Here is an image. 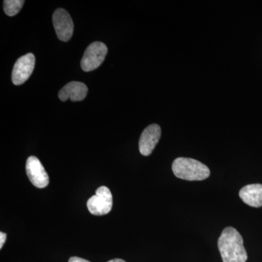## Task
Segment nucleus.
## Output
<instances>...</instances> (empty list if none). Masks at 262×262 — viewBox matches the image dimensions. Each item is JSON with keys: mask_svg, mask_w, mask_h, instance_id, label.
Returning a JSON list of instances; mask_svg holds the SVG:
<instances>
[{"mask_svg": "<svg viewBox=\"0 0 262 262\" xmlns=\"http://www.w3.org/2000/svg\"><path fill=\"white\" fill-rule=\"evenodd\" d=\"M113 194L108 187L102 186L96 189V194L87 202V206L91 214L103 215L107 214L113 208Z\"/></svg>", "mask_w": 262, "mask_h": 262, "instance_id": "nucleus-3", "label": "nucleus"}, {"mask_svg": "<svg viewBox=\"0 0 262 262\" xmlns=\"http://www.w3.org/2000/svg\"><path fill=\"white\" fill-rule=\"evenodd\" d=\"M69 262H91L88 261V260L84 259V258L77 257V256H73V257H71L70 260H69Z\"/></svg>", "mask_w": 262, "mask_h": 262, "instance_id": "nucleus-13", "label": "nucleus"}, {"mask_svg": "<svg viewBox=\"0 0 262 262\" xmlns=\"http://www.w3.org/2000/svg\"><path fill=\"white\" fill-rule=\"evenodd\" d=\"M53 23L57 37L63 42L70 40L73 35L74 23L70 13L58 8L53 15Z\"/></svg>", "mask_w": 262, "mask_h": 262, "instance_id": "nucleus-5", "label": "nucleus"}, {"mask_svg": "<svg viewBox=\"0 0 262 262\" xmlns=\"http://www.w3.org/2000/svg\"><path fill=\"white\" fill-rule=\"evenodd\" d=\"M172 170L177 178L187 181H202L210 177L208 166L192 158H179L172 164Z\"/></svg>", "mask_w": 262, "mask_h": 262, "instance_id": "nucleus-2", "label": "nucleus"}, {"mask_svg": "<svg viewBox=\"0 0 262 262\" xmlns=\"http://www.w3.org/2000/svg\"><path fill=\"white\" fill-rule=\"evenodd\" d=\"M108 262H126L124 261V260L120 259V258H115V259L110 260Z\"/></svg>", "mask_w": 262, "mask_h": 262, "instance_id": "nucleus-14", "label": "nucleus"}, {"mask_svg": "<svg viewBox=\"0 0 262 262\" xmlns=\"http://www.w3.org/2000/svg\"><path fill=\"white\" fill-rule=\"evenodd\" d=\"M35 57L32 53L24 55L15 62L12 72V81L15 85H20L26 82L34 71Z\"/></svg>", "mask_w": 262, "mask_h": 262, "instance_id": "nucleus-6", "label": "nucleus"}, {"mask_svg": "<svg viewBox=\"0 0 262 262\" xmlns=\"http://www.w3.org/2000/svg\"><path fill=\"white\" fill-rule=\"evenodd\" d=\"M7 234L5 232H0V248L3 247L4 246L5 241H6Z\"/></svg>", "mask_w": 262, "mask_h": 262, "instance_id": "nucleus-12", "label": "nucleus"}, {"mask_svg": "<svg viewBox=\"0 0 262 262\" xmlns=\"http://www.w3.org/2000/svg\"><path fill=\"white\" fill-rule=\"evenodd\" d=\"M161 137V128L157 124H152L146 127L141 134L139 139V151L144 156L151 154L155 146L159 142Z\"/></svg>", "mask_w": 262, "mask_h": 262, "instance_id": "nucleus-8", "label": "nucleus"}, {"mask_svg": "<svg viewBox=\"0 0 262 262\" xmlns=\"http://www.w3.org/2000/svg\"><path fill=\"white\" fill-rule=\"evenodd\" d=\"M218 247L223 262H246L248 254L244 246V239L237 229L227 227L222 231L218 241Z\"/></svg>", "mask_w": 262, "mask_h": 262, "instance_id": "nucleus-1", "label": "nucleus"}, {"mask_svg": "<svg viewBox=\"0 0 262 262\" xmlns=\"http://www.w3.org/2000/svg\"><path fill=\"white\" fill-rule=\"evenodd\" d=\"M86 84L80 82H71L66 84L58 93V98L62 101L70 99L72 101H80L85 98L88 94Z\"/></svg>", "mask_w": 262, "mask_h": 262, "instance_id": "nucleus-9", "label": "nucleus"}, {"mask_svg": "<svg viewBox=\"0 0 262 262\" xmlns=\"http://www.w3.org/2000/svg\"><path fill=\"white\" fill-rule=\"evenodd\" d=\"M26 170L31 183L36 187L42 189L47 187L49 184V177L47 172L36 157L30 156L27 159Z\"/></svg>", "mask_w": 262, "mask_h": 262, "instance_id": "nucleus-7", "label": "nucleus"}, {"mask_svg": "<svg viewBox=\"0 0 262 262\" xmlns=\"http://www.w3.org/2000/svg\"><path fill=\"white\" fill-rule=\"evenodd\" d=\"M239 196L243 202L253 208L262 206V184H249L241 189Z\"/></svg>", "mask_w": 262, "mask_h": 262, "instance_id": "nucleus-10", "label": "nucleus"}, {"mask_svg": "<svg viewBox=\"0 0 262 262\" xmlns=\"http://www.w3.org/2000/svg\"><path fill=\"white\" fill-rule=\"evenodd\" d=\"M107 52V47L104 43H91L84 51V56L81 61L82 70L87 72L96 70L102 64Z\"/></svg>", "mask_w": 262, "mask_h": 262, "instance_id": "nucleus-4", "label": "nucleus"}, {"mask_svg": "<svg viewBox=\"0 0 262 262\" xmlns=\"http://www.w3.org/2000/svg\"><path fill=\"white\" fill-rule=\"evenodd\" d=\"M25 2L23 0H5L4 11L8 16L18 14Z\"/></svg>", "mask_w": 262, "mask_h": 262, "instance_id": "nucleus-11", "label": "nucleus"}]
</instances>
